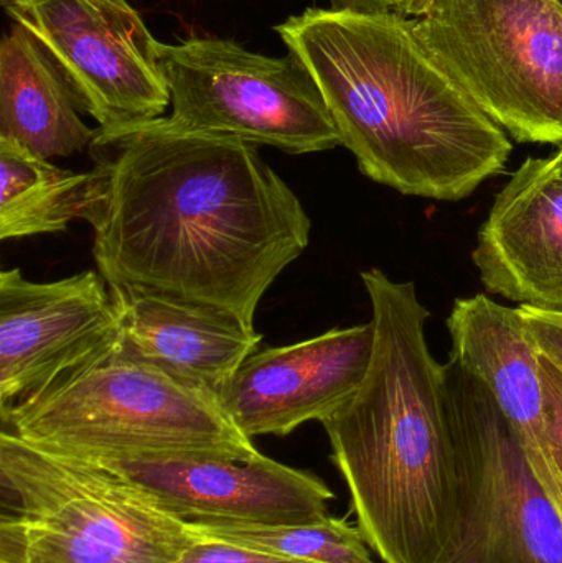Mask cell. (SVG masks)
Here are the masks:
<instances>
[{
	"label": "cell",
	"instance_id": "obj_1",
	"mask_svg": "<svg viewBox=\"0 0 562 563\" xmlns=\"http://www.w3.org/2000/svg\"><path fill=\"white\" fill-rule=\"evenodd\" d=\"M81 220L112 287L228 314L250 330L309 247V214L256 145L170 118L101 131Z\"/></svg>",
	"mask_w": 562,
	"mask_h": 563
},
{
	"label": "cell",
	"instance_id": "obj_2",
	"mask_svg": "<svg viewBox=\"0 0 562 563\" xmlns=\"http://www.w3.org/2000/svg\"><path fill=\"white\" fill-rule=\"evenodd\" d=\"M375 346L355 396L322 423L350 508L382 563H434L475 489L474 445L426 341L412 282L362 273Z\"/></svg>",
	"mask_w": 562,
	"mask_h": 563
},
{
	"label": "cell",
	"instance_id": "obj_3",
	"mask_svg": "<svg viewBox=\"0 0 562 563\" xmlns=\"http://www.w3.org/2000/svg\"><path fill=\"white\" fill-rule=\"evenodd\" d=\"M370 180L458 201L504 174L511 142L396 10L307 9L276 26Z\"/></svg>",
	"mask_w": 562,
	"mask_h": 563
},
{
	"label": "cell",
	"instance_id": "obj_4",
	"mask_svg": "<svg viewBox=\"0 0 562 563\" xmlns=\"http://www.w3.org/2000/svg\"><path fill=\"white\" fill-rule=\"evenodd\" d=\"M25 442L73 459L260 455L217 394L114 353L3 413Z\"/></svg>",
	"mask_w": 562,
	"mask_h": 563
},
{
	"label": "cell",
	"instance_id": "obj_5",
	"mask_svg": "<svg viewBox=\"0 0 562 563\" xmlns=\"http://www.w3.org/2000/svg\"><path fill=\"white\" fill-rule=\"evenodd\" d=\"M0 478L19 506L0 522V563H174L195 541L187 521L124 476L5 429Z\"/></svg>",
	"mask_w": 562,
	"mask_h": 563
},
{
	"label": "cell",
	"instance_id": "obj_6",
	"mask_svg": "<svg viewBox=\"0 0 562 563\" xmlns=\"http://www.w3.org/2000/svg\"><path fill=\"white\" fill-rule=\"evenodd\" d=\"M415 33L518 142L562 145V9L554 0H421Z\"/></svg>",
	"mask_w": 562,
	"mask_h": 563
},
{
	"label": "cell",
	"instance_id": "obj_7",
	"mask_svg": "<svg viewBox=\"0 0 562 563\" xmlns=\"http://www.w3.org/2000/svg\"><path fill=\"white\" fill-rule=\"evenodd\" d=\"M172 121L191 131L269 145L290 155L342 145L326 101L294 55L250 52L228 38L158 43Z\"/></svg>",
	"mask_w": 562,
	"mask_h": 563
},
{
	"label": "cell",
	"instance_id": "obj_8",
	"mask_svg": "<svg viewBox=\"0 0 562 563\" xmlns=\"http://www.w3.org/2000/svg\"><path fill=\"white\" fill-rule=\"evenodd\" d=\"M101 131L162 118L170 92L158 42L128 0H2Z\"/></svg>",
	"mask_w": 562,
	"mask_h": 563
},
{
	"label": "cell",
	"instance_id": "obj_9",
	"mask_svg": "<svg viewBox=\"0 0 562 563\" xmlns=\"http://www.w3.org/2000/svg\"><path fill=\"white\" fill-rule=\"evenodd\" d=\"M449 397L474 445L475 489L434 563H562V519L538 482L494 394L449 360Z\"/></svg>",
	"mask_w": 562,
	"mask_h": 563
},
{
	"label": "cell",
	"instance_id": "obj_10",
	"mask_svg": "<svg viewBox=\"0 0 562 563\" xmlns=\"http://www.w3.org/2000/svg\"><path fill=\"white\" fill-rule=\"evenodd\" d=\"M121 320L95 271L33 282L0 273V416L118 351Z\"/></svg>",
	"mask_w": 562,
	"mask_h": 563
},
{
	"label": "cell",
	"instance_id": "obj_11",
	"mask_svg": "<svg viewBox=\"0 0 562 563\" xmlns=\"http://www.w3.org/2000/svg\"><path fill=\"white\" fill-rule=\"evenodd\" d=\"M375 346L373 321L335 328L287 346L251 354L218 393L247 437H287L310 420L335 416L362 386Z\"/></svg>",
	"mask_w": 562,
	"mask_h": 563
},
{
	"label": "cell",
	"instance_id": "obj_12",
	"mask_svg": "<svg viewBox=\"0 0 562 563\" xmlns=\"http://www.w3.org/2000/svg\"><path fill=\"white\" fill-rule=\"evenodd\" d=\"M85 462L124 476L184 521L306 522L329 515L335 498L319 476L263 453L244 462L211 456H112Z\"/></svg>",
	"mask_w": 562,
	"mask_h": 563
},
{
	"label": "cell",
	"instance_id": "obj_13",
	"mask_svg": "<svg viewBox=\"0 0 562 563\" xmlns=\"http://www.w3.org/2000/svg\"><path fill=\"white\" fill-rule=\"evenodd\" d=\"M472 260L492 294L562 313V172L554 157L527 158L511 174Z\"/></svg>",
	"mask_w": 562,
	"mask_h": 563
},
{
	"label": "cell",
	"instance_id": "obj_14",
	"mask_svg": "<svg viewBox=\"0 0 562 563\" xmlns=\"http://www.w3.org/2000/svg\"><path fill=\"white\" fill-rule=\"evenodd\" d=\"M451 360L488 387L540 485L558 509L548 440L540 351L518 308L475 295L459 298L448 318Z\"/></svg>",
	"mask_w": 562,
	"mask_h": 563
},
{
	"label": "cell",
	"instance_id": "obj_15",
	"mask_svg": "<svg viewBox=\"0 0 562 563\" xmlns=\"http://www.w3.org/2000/svg\"><path fill=\"white\" fill-rule=\"evenodd\" d=\"M121 320L115 353L218 396L263 336L228 314L132 288L112 287Z\"/></svg>",
	"mask_w": 562,
	"mask_h": 563
},
{
	"label": "cell",
	"instance_id": "obj_16",
	"mask_svg": "<svg viewBox=\"0 0 562 563\" xmlns=\"http://www.w3.org/2000/svg\"><path fill=\"white\" fill-rule=\"evenodd\" d=\"M78 108L58 66L15 23L0 45V137L46 161L71 157L91 147L98 135Z\"/></svg>",
	"mask_w": 562,
	"mask_h": 563
},
{
	"label": "cell",
	"instance_id": "obj_17",
	"mask_svg": "<svg viewBox=\"0 0 562 563\" xmlns=\"http://www.w3.org/2000/svg\"><path fill=\"white\" fill-rule=\"evenodd\" d=\"M91 172L65 170L0 137V240L63 233L81 220Z\"/></svg>",
	"mask_w": 562,
	"mask_h": 563
},
{
	"label": "cell",
	"instance_id": "obj_18",
	"mask_svg": "<svg viewBox=\"0 0 562 563\" xmlns=\"http://www.w3.org/2000/svg\"><path fill=\"white\" fill-rule=\"evenodd\" d=\"M187 528L191 538L211 539L293 561L378 563L359 526L350 525L346 518L329 515L312 521L283 525L198 519L187 521Z\"/></svg>",
	"mask_w": 562,
	"mask_h": 563
},
{
	"label": "cell",
	"instance_id": "obj_19",
	"mask_svg": "<svg viewBox=\"0 0 562 563\" xmlns=\"http://www.w3.org/2000/svg\"><path fill=\"white\" fill-rule=\"evenodd\" d=\"M540 376L544 394L548 440L558 486V512L562 519V371L540 353Z\"/></svg>",
	"mask_w": 562,
	"mask_h": 563
},
{
	"label": "cell",
	"instance_id": "obj_20",
	"mask_svg": "<svg viewBox=\"0 0 562 563\" xmlns=\"http://www.w3.org/2000/svg\"><path fill=\"white\" fill-rule=\"evenodd\" d=\"M194 539V544L174 563H312L277 558L266 552L238 548L211 539Z\"/></svg>",
	"mask_w": 562,
	"mask_h": 563
},
{
	"label": "cell",
	"instance_id": "obj_21",
	"mask_svg": "<svg viewBox=\"0 0 562 563\" xmlns=\"http://www.w3.org/2000/svg\"><path fill=\"white\" fill-rule=\"evenodd\" d=\"M518 310L537 343L538 351L562 371V313L541 310L530 305H520Z\"/></svg>",
	"mask_w": 562,
	"mask_h": 563
},
{
	"label": "cell",
	"instance_id": "obj_22",
	"mask_svg": "<svg viewBox=\"0 0 562 563\" xmlns=\"http://www.w3.org/2000/svg\"><path fill=\"white\" fill-rule=\"evenodd\" d=\"M335 9L356 10H396L403 15H411L412 5L409 0H330Z\"/></svg>",
	"mask_w": 562,
	"mask_h": 563
},
{
	"label": "cell",
	"instance_id": "obj_23",
	"mask_svg": "<svg viewBox=\"0 0 562 563\" xmlns=\"http://www.w3.org/2000/svg\"><path fill=\"white\" fill-rule=\"evenodd\" d=\"M554 162H557L558 168L562 172V145L560 147V151L557 152V154L553 155Z\"/></svg>",
	"mask_w": 562,
	"mask_h": 563
},
{
	"label": "cell",
	"instance_id": "obj_24",
	"mask_svg": "<svg viewBox=\"0 0 562 563\" xmlns=\"http://www.w3.org/2000/svg\"><path fill=\"white\" fill-rule=\"evenodd\" d=\"M409 2H411V5H412L411 15H415L416 7H418V0H409Z\"/></svg>",
	"mask_w": 562,
	"mask_h": 563
},
{
	"label": "cell",
	"instance_id": "obj_25",
	"mask_svg": "<svg viewBox=\"0 0 562 563\" xmlns=\"http://www.w3.org/2000/svg\"><path fill=\"white\" fill-rule=\"evenodd\" d=\"M554 2H557V3H558V5H560V7H561V9H562V0H554Z\"/></svg>",
	"mask_w": 562,
	"mask_h": 563
},
{
	"label": "cell",
	"instance_id": "obj_26",
	"mask_svg": "<svg viewBox=\"0 0 562 563\" xmlns=\"http://www.w3.org/2000/svg\"><path fill=\"white\" fill-rule=\"evenodd\" d=\"M419 2H421V0H418V5H419ZM416 9H418V7H416ZM415 12H416V10H415Z\"/></svg>",
	"mask_w": 562,
	"mask_h": 563
}]
</instances>
